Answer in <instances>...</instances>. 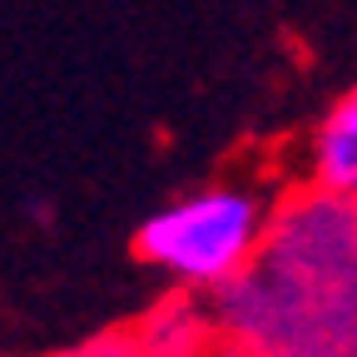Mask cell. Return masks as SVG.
I'll use <instances>...</instances> for the list:
<instances>
[{"label": "cell", "mask_w": 357, "mask_h": 357, "mask_svg": "<svg viewBox=\"0 0 357 357\" xmlns=\"http://www.w3.org/2000/svg\"><path fill=\"white\" fill-rule=\"evenodd\" d=\"M258 238H263L258 199L248 189L218 184V189H194L184 199L154 208L134 234V248L174 283L213 288L243 273Z\"/></svg>", "instance_id": "6da1fadb"}, {"label": "cell", "mask_w": 357, "mask_h": 357, "mask_svg": "<svg viewBox=\"0 0 357 357\" xmlns=\"http://www.w3.org/2000/svg\"><path fill=\"white\" fill-rule=\"evenodd\" d=\"M307 174L323 194L357 204V84L318 119V129H312Z\"/></svg>", "instance_id": "7a4b0ae2"}]
</instances>
